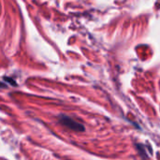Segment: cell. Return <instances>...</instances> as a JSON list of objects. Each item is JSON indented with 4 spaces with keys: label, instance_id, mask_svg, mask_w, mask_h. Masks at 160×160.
<instances>
[{
    "label": "cell",
    "instance_id": "obj_1",
    "mask_svg": "<svg viewBox=\"0 0 160 160\" xmlns=\"http://www.w3.org/2000/svg\"><path fill=\"white\" fill-rule=\"evenodd\" d=\"M59 122L63 126H65V127H67V128H70L72 130H75V131H84V129H85L84 126L82 124L73 120L72 118H70V117H68V116H67L65 114H60L59 115Z\"/></svg>",
    "mask_w": 160,
    "mask_h": 160
}]
</instances>
